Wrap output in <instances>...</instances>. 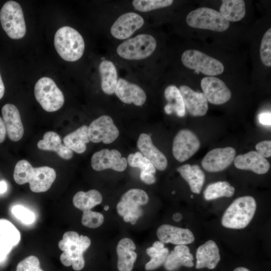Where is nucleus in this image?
<instances>
[{"instance_id": "412c9836", "label": "nucleus", "mask_w": 271, "mask_h": 271, "mask_svg": "<svg viewBox=\"0 0 271 271\" xmlns=\"http://www.w3.org/2000/svg\"><path fill=\"white\" fill-rule=\"evenodd\" d=\"M138 149L141 153L153 165L156 169L164 171L168 165V161L165 155L154 146L150 136L141 133L137 142Z\"/></svg>"}, {"instance_id": "7c9ffc66", "label": "nucleus", "mask_w": 271, "mask_h": 271, "mask_svg": "<svg viewBox=\"0 0 271 271\" xmlns=\"http://www.w3.org/2000/svg\"><path fill=\"white\" fill-rule=\"evenodd\" d=\"M102 201L100 193L96 190L92 189L87 192L79 191L73 198L74 206L83 211L91 210L99 205Z\"/></svg>"}, {"instance_id": "ddd939ff", "label": "nucleus", "mask_w": 271, "mask_h": 271, "mask_svg": "<svg viewBox=\"0 0 271 271\" xmlns=\"http://www.w3.org/2000/svg\"><path fill=\"white\" fill-rule=\"evenodd\" d=\"M91 165L92 168L97 171L110 169L122 172L126 169L127 162L125 158L121 157V154L118 151L104 149L92 155Z\"/></svg>"}, {"instance_id": "ea45409f", "label": "nucleus", "mask_w": 271, "mask_h": 271, "mask_svg": "<svg viewBox=\"0 0 271 271\" xmlns=\"http://www.w3.org/2000/svg\"><path fill=\"white\" fill-rule=\"evenodd\" d=\"M40 265L39 259L35 256L31 255L18 264L16 271H43Z\"/></svg>"}, {"instance_id": "6e6d98bb", "label": "nucleus", "mask_w": 271, "mask_h": 271, "mask_svg": "<svg viewBox=\"0 0 271 271\" xmlns=\"http://www.w3.org/2000/svg\"><path fill=\"white\" fill-rule=\"evenodd\" d=\"M174 193H175V191H173V192H172V194H174Z\"/></svg>"}, {"instance_id": "0eeeda50", "label": "nucleus", "mask_w": 271, "mask_h": 271, "mask_svg": "<svg viewBox=\"0 0 271 271\" xmlns=\"http://www.w3.org/2000/svg\"><path fill=\"white\" fill-rule=\"evenodd\" d=\"M186 22L191 27L224 32L230 23L218 11L207 7H201L190 12L186 17Z\"/></svg>"}, {"instance_id": "39448f33", "label": "nucleus", "mask_w": 271, "mask_h": 271, "mask_svg": "<svg viewBox=\"0 0 271 271\" xmlns=\"http://www.w3.org/2000/svg\"><path fill=\"white\" fill-rule=\"evenodd\" d=\"M156 46L157 41L153 36L141 34L121 43L116 49V53L125 59L141 60L151 56Z\"/></svg>"}, {"instance_id": "6e6552de", "label": "nucleus", "mask_w": 271, "mask_h": 271, "mask_svg": "<svg viewBox=\"0 0 271 271\" xmlns=\"http://www.w3.org/2000/svg\"><path fill=\"white\" fill-rule=\"evenodd\" d=\"M149 201L147 193L141 189L133 188L126 191L121 197L116 205L118 214L123 217L124 221L136 224L143 215L141 205H146Z\"/></svg>"}, {"instance_id": "1a4fd4ad", "label": "nucleus", "mask_w": 271, "mask_h": 271, "mask_svg": "<svg viewBox=\"0 0 271 271\" xmlns=\"http://www.w3.org/2000/svg\"><path fill=\"white\" fill-rule=\"evenodd\" d=\"M34 93L37 101L48 112L58 110L64 103L62 92L49 77H43L38 80L35 86Z\"/></svg>"}, {"instance_id": "dca6fc26", "label": "nucleus", "mask_w": 271, "mask_h": 271, "mask_svg": "<svg viewBox=\"0 0 271 271\" xmlns=\"http://www.w3.org/2000/svg\"><path fill=\"white\" fill-rule=\"evenodd\" d=\"M144 24V20L140 15L128 12L121 15L110 28V33L115 38L124 40L129 38Z\"/></svg>"}, {"instance_id": "4be33fe9", "label": "nucleus", "mask_w": 271, "mask_h": 271, "mask_svg": "<svg viewBox=\"0 0 271 271\" xmlns=\"http://www.w3.org/2000/svg\"><path fill=\"white\" fill-rule=\"evenodd\" d=\"M233 161L236 168L250 170L257 174H265L270 168L268 161L256 151L238 155Z\"/></svg>"}, {"instance_id": "20e7f679", "label": "nucleus", "mask_w": 271, "mask_h": 271, "mask_svg": "<svg viewBox=\"0 0 271 271\" xmlns=\"http://www.w3.org/2000/svg\"><path fill=\"white\" fill-rule=\"evenodd\" d=\"M256 209V201L252 197L245 196L237 198L224 212L222 224L228 228L242 229L250 223Z\"/></svg>"}, {"instance_id": "c756f323", "label": "nucleus", "mask_w": 271, "mask_h": 271, "mask_svg": "<svg viewBox=\"0 0 271 271\" xmlns=\"http://www.w3.org/2000/svg\"><path fill=\"white\" fill-rule=\"evenodd\" d=\"M220 13L228 21L237 22L242 20L246 13L245 2L243 0H223Z\"/></svg>"}, {"instance_id": "37998d69", "label": "nucleus", "mask_w": 271, "mask_h": 271, "mask_svg": "<svg viewBox=\"0 0 271 271\" xmlns=\"http://www.w3.org/2000/svg\"><path fill=\"white\" fill-rule=\"evenodd\" d=\"M13 246L0 235V262L5 261Z\"/></svg>"}, {"instance_id": "5701e85b", "label": "nucleus", "mask_w": 271, "mask_h": 271, "mask_svg": "<svg viewBox=\"0 0 271 271\" xmlns=\"http://www.w3.org/2000/svg\"><path fill=\"white\" fill-rule=\"evenodd\" d=\"M196 268L214 269L220 260L219 250L216 243L212 240L199 246L196 253Z\"/></svg>"}, {"instance_id": "a211bd4d", "label": "nucleus", "mask_w": 271, "mask_h": 271, "mask_svg": "<svg viewBox=\"0 0 271 271\" xmlns=\"http://www.w3.org/2000/svg\"><path fill=\"white\" fill-rule=\"evenodd\" d=\"M157 235L159 240L163 243H171L176 245L190 244L195 239L190 230L169 224H163L159 227Z\"/></svg>"}, {"instance_id": "aec40b11", "label": "nucleus", "mask_w": 271, "mask_h": 271, "mask_svg": "<svg viewBox=\"0 0 271 271\" xmlns=\"http://www.w3.org/2000/svg\"><path fill=\"white\" fill-rule=\"evenodd\" d=\"M114 93L122 102L137 106L143 105L147 99L146 94L141 87L123 78L118 80Z\"/></svg>"}, {"instance_id": "f03ea898", "label": "nucleus", "mask_w": 271, "mask_h": 271, "mask_svg": "<svg viewBox=\"0 0 271 271\" xmlns=\"http://www.w3.org/2000/svg\"><path fill=\"white\" fill-rule=\"evenodd\" d=\"M91 244L87 236L79 235L75 231L66 232L58 243L59 248L63 251L60 255L61 263L66 266L72 265L75 270H81L84 266L83 252Z\"/></svg>"}, {"instance_id": "09e8293b", "label": "nucleus", "mask_w": 271, "mask_h": 271, "mask_svg": "<svg viewBox=\"0 0 271 271\" xmlns=\"http://www.w3.org/2000/svg\"><path fill=\"white\" fill-rule=\"evenodd\" d=\"M7 190V183L4 181L2 180L0 181V194H2L5 193Z\"/></svg>"}, {"instance_id": "9d476101", "label": "nucleus", "mask_w": 271, "mask_h": 271, "mask_svg": "<svg viewBox=\"0 0 271 271\" xmlns=\"http://www.w3.org/2000/svg\"><path fill=\"white\" fill-rule=\"evenodd\" d=\"M181 60L187 68L208 76L221 74L224 70L220 61L199 50H186L182 55Z\"/></svg>"}, {"instance_id": "a19ab883", "label": "nucleus", "mask_w": 271, "mask_h": 271, "mask_svg": "<svg viewBox=\"0 0 271 271\" xmlns=\"http://www.w3.org/2000/svg\"><path fill=\"white\" fill-rule=\"evenodd\" d=\"M169 253V249L168 248L165 247L164 250L160 254L151 257L150 260L145 265V269L150 271L159 267L164 263Z\"/></svg>"}, {"instance_id": "f8f14e48", "label": "nucleus", "mask_w": 271, "mask_h": 271, "mask_svg": "<svg viewBox=\"0 0 271 271\" xmlns=\"http://www.w3.org/2000/svg\"><path fill=\"white\" fill-rule=\"evenodd\" d=\"M200 147V141L194 133L184 129L180 130L175 136L172 153L178 161L183 162L194 155Z\"/></svg>"}, {"instance_id": "de8ad7c7", "label": "nucleus", "mask_w": 271, "mask_h": 271, "mask_svg": "<svg viewBox=\"0 0 271 271\" xmlns=\"http://www.w3.org/2000/svg\"><path fill=\"white\" fill-rule=\"evenodd\" d=\"M6 130L3 119L0 116V143H3L6 138Z\"/></svg>"}, {"instance_id": "a18cd8bd", "label": "nucleus", "mask_w": 271, "mask_h": 271, "mask_svg": "<svg viewBox=\"0 0 271 271\" xmlns=\"http://www.w3.org/2000/svg\"><path fill=\"white\" fill-rule=\"evenodd\" d=\"M140 179L147 184H152L156 182V178L154 174L150 173H140Z\"/></svg>"}, {"instance_id": "5fc2aeb1", "label": "nucleus", "mask_w": 271, "mask_h": 271, "mask_svg": "<svg viewBox=\"0 0 271 271\" xmlns=\"http://www.w3.org/2000/svg\"><path fill=\"white\" fill-rule=\"evenodd\" d=\"M109 208V206L108 205H105L104 206V210L105 211H107V210H108Z\"/></svg>"}, {"instance_id": "4468645a", "label": "nucleus", "mask_w": 271, "mask_h": 271, "mask_svg": "<svg viewBox=\"0 0 271 271\" xmlns=\"http://www.w3.org/2000/svg\"><path fill=\"white\" fill-rule=\"evenodd\" d=\"M235 155V150L232 147L216 148L205 156L201 162L202 166L209 172L222 171L231 164Z\"/></svg>"}, {"instance_id": "58836bf2", "label": "nucleus", "mask_w": 271, "mask_h": 271, "mask_svg": "<svg viewBox=\"0 0 271 271\" xmlns=\"http://www.w3.org/2000/svg\"><path fill=\"white\" fill-rule=\"evenodd\" d=\"M11 211L13 215L24 224H30L35 221V214L23 206L15 205L12 207Z\"/></svg>"}, {"instance_id": "c85d7f7f", "label": "nucleus", "mask_w": 271, "mask_h": 271, "mask_svg": "<svg viewBox=\"0 0 271 271\" xmlns=\"http://www.w3.org/2000/svg\"><path fill=\"white\" fill-rule=\"evenodd\" d=\"M88 128V126L83 125L66 135L63 140L64 144L76 153H84L86 150V144L90 141Z\"/></svg>"}, {"instance_id": "cd10ccee", "label": "nucleus", "mask_w": 271, "mask_h": 271, "mask_svg": "<svg viewBox=\"0 0 271 271\" xmlns=\"http://www.w3.org/2000/svg\"><path fill=\"white\" fill-rule=\"evenodd\" d=\"M164 96L168 102L164 107L165 112L168 114L175 112L178 116L183 117L186 109L179 89L175 85H169L165 90Z\"/></svg>"}, {"instance_id": "9b49d317", "label": "nucleus", "mask_w": 271, "mask_h": 271, "mask_svg": "<svg viewBox=\"0 0 271 271\" xmlns=\"http://www.w3.org/2000/svg\"><path fill=\"white\" fill-rule=\"evenodd\" d=\"M88 132L90 141L106 144L114 142L119 133L112 118L106 115H101L92 121L88 126Z\"/></svg>"}, {"instance_id": "f3484780", "label": "nucleus", "mask_w": 271, "mask_h": 271, "mask_svg": "<svg viewBox=\"0 0 271 271\" xmlns=\"http://www.w3.org/2000/svg\"><path fill=\"white\" fill-rule=\"evenodd\" d=\"M2 113L8 137L12 141H19L24 132L19 110L15 105L7 103L2 107Z\"/></svg>"}, {"instance_id": "6ab92c4d", "label": "nucleus", "mask_w": 271, "mask_h": 271, "mask_svg": "<svg viewBox=\"0 0 271 271\" xmlns=\"http://www.w3.org/2000/svg\"><path fill=\"white\" fill-rule=\"evenodd\" d=\"M182 96L185 109L194 116L206 114L208 109V101L203 93L197 92L188 86L181 85L179 88Z\"/></svg>"}, {"instance_id": "2eb2a0df", "label": "nucleus", "mask_w": 271, "mask_h": 271, "mask_svg": "<svg viewBox=\"0 0 271 271\" xmlns=\"http://www.w3.org/2000/svg\"><path fill=\"white\" fill-rule=\"evenodd\" d=\"M201 87L207 101L213 104H224L231 98L230 89L218 78L213 76L203 78L201 81Z\"/></svg>"}, {"instance_id": "2f4dec72", "label": "nucleus", "mask_w": 271, "mask_h": 271, "mask_svg": "<svg viewBox=\"0 0 271 271\" xmlns=\"http://www.w3.org/2000/svg\"><path fill=\"white\" fill-rule=\"evenodd\" d=\"M233 186L226 181H218L209 184L204 192V197L206 200H214L220 197H230L234 193Z\"/></svg>"}, {"instance_id": "4c0bfd02", "label": "nucleus", "mask_w": 271, "mask_h": 271, "mask_svg": "<svg viewBox=\"0 0 271 271\" xmlns=\"http://www.w3.org/2000/svg\"><path fill=\"white\" fill-rule=\"evenodd\" d=\"M104 221V216L101 213L89 210L83 212L82 224L88 228H96Z\"/></svg>"}, {"instance_id": "49530a36", "label": "nucleus", "mask_w": 271, "mask_h": 271, "mask_svg": "<svg viewBox=\"0 0 271 271\" xmlns=\"http://www.w3.org/2000/svg\"><path fill=\"white\" fill-rule=\"evenodd\" d=\"M271 115L270 112H262L258 115V120L263 125H270Z\"/></svg>"}, {"instance_id": "72a5a7b5", "label": "nucleus", "mask_w": 271, "mask_h": 271, "mask_svg": "<svg viewBox=\"0 0 271 271\" xmlns=\"http://www.w3.org/2000/svg\"><path fill=\"white\" fill-rule=\"evenodd\" d=\"M127 162L131 167L138 168L141 173H150L155 174L156 170L151 162L139 152L130 154L127 157Z\"/></svg>"}, {"instance_id": "f257e3e1", "label": "nucleus", "mask_w": 271, "mask_h": 271, "mask_svg": "<svg viewBox=\"0 0 271 271\" xmlns=\"http://www.w3.org/2000/svg\"><path fill=\"white\" fill-rule=\"evenodd\" d=\"M56 177V172L52 168L48 166L33 168L26 160L19 161L14 172V179L16 183L23 185L29 183L31 190L35 193L48 190Z\"/></svg>"}, {"instance_id": "f704fd0d", "label": "nucleus", "mask_w": 271, "mask_h": 271, "mask_svg": "<svg viewBox=\"0 0 271 271\" xmlns=\"http://www.w3.org/2000/svg\"><path fill=\"white\" fill-rule=\"evenodd\" d=\"M63 145L58 134L49 131L44 134L43 139L38 142L37 146L40 150L54 151L58 154Z\"/></svg>"}, {"instance_id": "e433bc0d", "label": "nucleus", "mask_w": 271, "mask_h": 271, "mask_svg": "<svg viewBox=\"0 0 271 271\" xmlns=\"http://www.w3.org/2000/svg\"><path fill=\"white\" fill-rule=\"evenodd\" d=\"M260 57L266 66H271V28L263 35L260 46Z\"/></svg>"}, {"instance_id": "603ef678", "label": "nucleus", "mask_w": 271, "mask_h": 271, "mask_svg": "<svg viewBox=\"0 0 271 271\" xmlns=\"http://www.w3.org/2000/svg\"><path fill=\"white\" fill-rule=\"evenodd\" d=\"M152 246L157 248H163L165 247L164 243L160 240L154 242Z\"/></svg>"}, {"instance_id": "b1692460", "label": "nucleus", "mask_w": 271, "mask_h": 271, "mask_svg": "<svg viewBox=\"0 0 271 271\" xmlns=\"http://www.w3.org/2000/svg\"><path fill=\"white\" fill-rule=\"evenodd\" d=\"M136 246L133 240L125 237L120 239L116 246L118 271H131L137 254L134 251Z\"/></svg>"}, {"instance_id": "c03bdc74", "label": "nucleus", "mask_w": 271, "mask_h": 271, "mask_svg": "<svg viewBox=\"0 0 271 271\" xmlns=\"http://www.w3.org/2000/svg\"><path fill=\"white\" fill-rule=\"evenodd\" d=\"M57 154L61 158L65 160L71 159L73 155L72 150L64 144Z\"/></svg>"}, {"instance_id": "473e14b6", "label": "nucleus", "mask_w": 271, "mask_h": 271, "mask_svg": "<svg viewBox=\"0 0 271 271\" xmlns=\"http://www.w3.org/2000/svg\"><path fill=\"white\" fill-rule=\"evenodd\" d=\"M0 235L13 246L21 239L20 233L15 226L7 219H0Z\"/></svg>"}, {"instance_id": "864d4df0", "label": "nucleus", "mask_w": 271, "mask_h": 271, "mask_svg": "<svg viewBox=\"0 0 271 271\" xmlns=\"http://www.w3.org/2000/svg\"><path fill=\"white\" fill-rule=\"evenodd\" d=\"M233 271H250L247 268L244 267H238L234 269Z\"/></svg>"}, {"instance_id": "79ce46f5", "label": "nucleus", "mask_w": 271, "mask_h": 271, "mask_svg": "<svg viewBox=\"0 0 271 271\" xmlns=\"http://www.w3.org/2000/svg\"><path fill=\"white\" fill-rule=\"evenodd\" d=\"M255 149L256 152L265 158L271 156L270 141H263L259 142L256 145Z\"/></svg>"}, {"instance_id": "a878e982", "label": "nucleus", "mask_w": 271, "mask_h": 271, "mask_svg": "<svg viewBox=\"0 0 271 271\" xmlns=\"http://www.w3.org/2000/svg\"><path fill=\"white\" fill-rule=\"evenodd\" d=\"M182 177L188 183L192 192L199 194L204 185L205 176L197 165H183L177 169Z\"/></svg>"}, {"instance_id": "7ed1b4c3", "label": "nucleus", "mask_w": 271, "mask_h": 271, "mask_svg": "<svg viewBox=\"0 0 271 271\" xmlns=\"http://www.w3.org/2000/svg\"><path fill=\"white\" fill-rule=\"evenodd\" d=\"M54 47L60 56L64 60L74 62L83 55L85 43L81 34L74 28L64 26L55 33Z\"/></svg>"}, {"instance_id": "393cba45", "label": "nucleus", "mask_w": 271, "mask_h": 271, "mask_svg": "<svg viewBox=\"0 0 271 271\" xmlns=\"http://www.w3.org/2000/svg\"><path fill=\"white\" fill-rule=\"evenodd\" d=\"M193 260V256L186 245H176L168 255L164 264L167 270L174 271L182 266L192 267Z\"/></svg>"}, {"instance_id": "3c124183", "label": "nucleus", "mask_w": 271, "mask_h": 271, "mask_svg": "<svg viewBox=\"0 0 271 271\" xmlns=\"http://www.w3.org/2000/svg\"><path fill=\"white\" fill-rule=\"evenodd\" d=\"M173 219L176 222H179L182 219V215L179 212H176L173 215Z\"/></svg>"}, {"instance_id": "8fccbe9b", "label": "nucleus", "mask_w": 271, "mask_h": 271, "mask_svg": "<svg viewBox=\"0 0 271 271\" xmlns=\"http://www.w3.org/2000/svg\"><path fill=\"white\" fill-rule=\"evenodd\" d=\"M5 91V85L0 73V99L3 97Z\"/></svg>"}, {"instance_id": "bb28decb", "label": "nucleus", "mask_w": 271, "mask_h": 271, "mask_svg": "<svg viewBox=\"0 0 271 271\" xmlns=\"http://www.w3.org/2000/svg\"><path fill=\"white\" fill-rule=\"evenodd\" d=\"M102 91L106 94L115 92L117 84V74L115 66L112 61L104 60L99 65Z\"/></svg>"}, {"instance_id": "c9c22d12", "label": "nucleus", "mask_w": 271, "mask_h": 271, "mask_svg": "<svg viewBox=\"0 0 271 271\" xmlns=\"http://www.w3.org/2000/svg\"><path fill=\"white\" fill-rule=\"evenodd\" d=\"M173 2L172 0H133L132 5L136 10L147 12L169 7Z\"/></svg>"}, {"instance_id": "423d86ee", "label": "nucleus", "mask_w": 271, "mask_h": 271, "mask_svg": "<svg viewBox=\"0 0 271 271\" xmlns=\"http://www.w3.org/2000/svg\"><path fill=\"white\" fill-rule=\"evenodd\" d=\"M2 26L8 36L13 39L23 38L26 33V26L20 5L13 1L7 2L0 11Z\"/></svg>"}]
</instances>
